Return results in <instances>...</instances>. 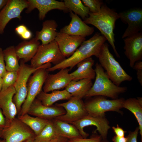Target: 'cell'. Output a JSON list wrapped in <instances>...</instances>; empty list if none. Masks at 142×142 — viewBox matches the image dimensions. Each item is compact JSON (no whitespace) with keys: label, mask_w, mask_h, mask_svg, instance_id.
I'll return each mask as SVG.
<instances>
[{"label":"cell","mask_w":142,"mask_h":142,"mask_svg":"<svg viewBox=\"0 0 142 142\" xmlns=\"http://www.w3.org/2000/svg\"><path fill=\"white\" fill-rule=\"evenodd\" d=\"M40 42L34 37L29 41H23L15 47L16 53L19 60L25 63L31 60L36 53Z\"/></svg>","instance_id":"obj_21"},{"label":"cell","mask_w":142,"mask_h":142,"mask_svg":"<svg viewBox=\"0 0 142 142\" xmlns=\"http://www.w3.org/2000/svg\"><path fill=\"white\" fill-rule=\"evenodd\" d=\"M63 2L69 11L80 16L84 20L90 13L88 7L85 6L80 0H64Z\"/></svg>","instance_id":"obj_30"},{"label":"cell","mask_w":142,"mask_h":142,"mask_svg":"<svg viewBox=\"0 0 142 142\" xmlns=\"http://www.w3.org/2000/svg\"><path fill=\"white\" fill-rule=\"evenodd\" d=\"M133 68L136 71L137 77L140 85H142V62L139 61L136 62Z\"/></svg>","instance_id":"obj_35"},{"label":"cell","mask_w":142,"mask_h":142,"mask_svg":"<svg viewBox=\"0 0 142 142\" xmlns=\"http://www.w3.org/2000/svg\"><path fill=\"white\" fill-rule=\"evenodd\" d=\"M94 63L92 57L87 58L80 62L77 65V69L70 73L72 80L85 79H94L96 76L95 70L93 68Z\"/></svg>","instance_id":"obj_22"},{"label":"cell","mask_w":142,"mask_h":142,"mask_svg":"<svg viewBox=\"0 0 142 142\" xmlns=\"http://www.w3.org/2000/svg\"><path fill=\"white\" fill-rule=\"evenodd\" d=\"M8 0H0V11L5 6Z\"/></svg>","instance_id":"obj_44"},{"label":"cell","mask_w":142,"mask_h":142,"mask_svg":"<svg viewBox=\"0 0 142 142\" xmlns=\"http://www.w3.org/2000/svg\"><path fill=\"white\" fill-rule=\"evenodd\" d=\"M79 131L83 138H86L89 134L84 130V128L90 125L97 127L98 131L103 139H106L108 132L110 128L109 123L104 115L97 116L88 114L82 118L71 123Z\"/></svg>","instance_id":"obj_10"},{"label":"cell","mask_w":142,"mask_h":142,"mask_svg":"<svg viewBox=\"0 0 142 142\" xmlns=\"http://www.w3.org/2000/svg\"><path fill=\"white\" fill-rule=\"evenodd\" d=\"M3 84V81L2 78L0 77V92L2 90Z\"/></svg>","instance_id":"obj_45"},{"label":"cell","mask_w":142,"mask_h":142,"mask_svg":"<svg viewBox=\"0 0 142 142\" xmlns=\"http://www.w3.org/2000/svg\"><path fill=\"white\" fill-rule=\"evenodd\" d=\"M112 140L113 142H127L126 137H119L115 135L113 138Z\"/></svg>","instance_id":"obj_42"},{"label":"cell","mask_w":142,"mask_h":142,"mask_svg":"<svg viewBox=\"0 0 142 142\" xmlns=\"http://www.w3.org/2000/svg\"><path fill=\"white\" fill-rule=\"evenodd\" d=\"M68 139L64 138L60 142H68Z\"/></svg>","instance_id":"obj_47"},{"label":"cell","mask_w":142,"mask_h":142,"mask_svg":"<svg viewBox=\"0 0 142 142\" xmlns=\"http://www.w3.org/2000/svg\"><path fill=\"white\" fill-rule=\"evenodd\" d=\"M17 71H7L2 77L3 84L1 91L5 90L13 85L17 79Z\"/></svg>","instance_id":"obj_32"},{"label":"cell","mask_w":142,"mask_h":142,"mask_svg":"<svg viewBox=\"0 0 142 142\" xmlns=\"http://www.w3.org/2000/svg\"><path fill=\"white\" fill-rule=\"evenodd\" d=\"M70 71L69 69L65 68L60 69L55 74H49L44 84L43 91L47 93L65 88L72 80L69 73Z\"/></svg>","instance_id":"obj_19"},{"label":"cell","mask_w":142,"mask_h":142,"mask_svg":"<svg viewBox=\"0 0 142 142\" xmlns=\"http://www.w3.org/2000/svg\"><path fill=\"white\" fill-rule=\"evenodd\" d=\"M94 70L96 73L95 81L85 97L100 96L115 99L118 98L120 94L127 90L126 87L118 86L115 84L99 63H96Z\"/></svg>","instance_id":"obj_3"},{"label":"cell","mask_w":142,"mask_h":142,"mask_svg":"<svg viewBox=\"0 0 142 142\" xmlns=\"http://www.w3.org/2000/svg\"><path fill=\"white\" fill-rule=\"evenodd\" d=\"M36 136L28 126L15 117L6 124L1 137L5 142H23Z\"/></svg>","instance_id":"obj_8"},{"label":"cell","mask_w":142,"mask_h":142,"mask_svg":"<svg viewBox=\"0 0 142 142\" xmlns=\"http://www.w3.org/2000/svg\"><path fill=\"white\" fill-rule=\"evenodd\" d=\"M18 118L28 126L36 135L40 133L50 120L37 117H33L28 113L18 116Z\"/></svg>","instance_id":"obj_28"},{"label":"cell","mask_w":142,"mask_h":142,"mask_svg":"<svg viewBox=\"0 0 142 142\" xmlns=\"http://www.w3.org/2000/svg\"><path fill=\"white\" fill-rule=\"evenodd\" d=\"M15 93L13 85L0 92V109L5 118L6 124L15 118L18 113L13 100Z\"/></svg>","instance_id":"obj_18"},{"label":"cell","mask_w":142,"mask_h":142,"mask_svg":"<svg viewBox=\"0 0 142 142\" xmlns=\"http://www.w3.org/2000/svg\"><path fill=\"white\" fill-rule=\"evenodd\" d=\"M85 39L84 37L59 32L57 33L55 40L62 54L68 58L72 55Z\"/></svg>","instance_id":"obj_16"},{"label":"cell","mask_w":142,"mask_h":142,"mask_svg":"<svg viewBox=\"0 0 142 142\" xmlns=\"http://www.w3.org/2000/svg\"><path fill=\"white\" fill-rule=\"evenodd\" d=\"M119 18L118 13L103 4L98 12H90L88 17L83 21L87 24H91L97 28L110 43L118 58L120 56L114 44V31L116 21Z\"/></svg>","instance_id":"obj_2"},{"label":"cell","mask_w":142,"mask_h":142,"mask_svg":"<svg viewBox=\"0 0 142 142\" xmlns=\"http://www.w3.org/2000/svg\"><path fill=\"white\" fill-rule=\"evenodd\" d=\"M65 138L59 136L45 142H60Z\"/></svg>","instance_id":"obj_43"},{"label":"cell","mask_w":142,"mask_h":142,"mask_svg":"<svg viewBox=\"0 0 142 142\" xmlns=\"http://www.w3.org/2000/svg\"><path fill=\"white\" fill-rule=\"evenodd\" d=\"M139 131V128L138 127L134 131L129 132V134L126 137L127 142H137V138Z\"/></svg>","instance_id":"obj_37"},{"label":"cell","mask_w":142,"mask_h":142,"mask_svg":"<svg viewBox=\"0 0 142 142\" xmlns=\"http://www.w3.org/2000/svg\"><path fill=\"white\" fill-rule=\"evenodd\" d=\"M84 5L88 8L90 12L95 13L100 10L103 4V1L101 0H82Z\"/></svg>","instance_id":"obj_33"},{"label":"cell","mask_w":142,"mask_h":142,"mask_svg":"<svg viewBox=\"0 0 142 142\" xmlns=\"http://www.w3.org/2000/svg\"><path fill=\"white\" fill-rule=\"evenodd\" d=\"M93 85L92 80L89 79L72 80L65 87V89L72 97L82 99L85 97Z\"/></svg>","instance_id":"obj_24"},{"label":"cell","mask_w":142,"mask_h":142,"mask_svg":"<svg viewBox=\"0 0 142 142\" xmlns=\"http://www.w3.org/2000/svg\"><path fill=\"white\" fill-rule=\"evenodd\" d=\"M94 97L84 103L85 106L88 114L97 116L104 115L105 112L109 111L119 112L125 100L122 98L109 100L104 96Z\"/></svg>","instance_id":"obj_9"},{"label":"cell","mask_w":142,"mask_h":142,"mask_svg":"<svg viewBox=\"0 0 142 142\" xmlns=\"http://www.w3.org/2000/svg\"><path fill=\"white\" fill-rule=\"evenodd\" d=\"M52 120L58 136L68 139L83 138L77 129L72 124L55 119Z\"/></svg>","instance_id":"obj_25"},{"label":"cell","mask_w":142,"mask_h":142,"mask_svg":"<svg viewBox=\"0 0 142 142\" xmlns=\"http://www.w3.org/2000/svg\"><path fill=\"white\" fill-rule=\"evenodd\" d=\"M52 67L51 63L44 64L37 68H34L31 65L26 64L21 60L19 68L18 70V76L13 85L16 93L13 99L14 103L17 107L18 113L20 112L22 106L26 99L27 94V84L31 75L39 69H48Z\"/></svg>","instance_id":"obj_5"},{"label":"cell","mask_w":142,"mask_h":142,"mask_svg":"<svg viewBox=\"0 0 142 142\" xmlns=\"http://www.w3.org/2000/svg\"><path fill=\"white\" fill-rule=\"evenodd\" d=\"M57 27V24L54 20H46L43 23L42 29L36 32L35 37L37 40L41 41L42 44H48L55 40Z\"/></svg>","instance_id":"obj_23"},{"label":"cell","mask_w":142,"mask_h":142,"mask_svg":"<svg viewBox=\"0 0 142 142\" xmlns=\"http://www.w3.org/2000/svg\"><path fill=\"white\" fill-rule=\"evenodd\" d=\"M68 142H109L107 139H103L101 136L98 135L96 131L89 138H78L68 140Z\"/></svg>","instance_id":"obj_34"},{"label":"cell","mask_w":142,"mask_h":142,"mask_svg":"<svg viewBox=\"0 0 142 142\" xmlns=\"http://www.w3.org/2000/svg\"><path fill=\"white\" fill-rule=\"evenodd\" d=\"M65 113V111L63 108L56 105H44L36 98L31 104L27 113L30 115L49 120Z\"/></svg>","instance_id":"obj_15"},{"label":"cell","mask_w":142,"mask_h":142,"mask_svg":"<svg viewBox=\"0 0 142 142\" xmlns=\"http://www.w3.org/2000/svg\"><path fill=\"white\" fill-rule=\"evenodd\" d=\"M51 120H50L43 129L35 137L33 142H45L58 137Z\"/></svg>","instance_id":"obj_31"},{"label":"cell","mask_w":142,"mask_h":142,"mask_svg":"<svg viewBox=\"0 0 142 142\" xmlns=\"http://www.w3.org/2000/svg\"><path fill=\"white\" fill-rule=\"evenodd\" d=\"M0 142H5V141L4 139L0 140Z\"/></svg>","instance_id":"obj_48"},{"label":"cell","mask_w":142,"mask_h":142,"mask_svg":"<svg viewBox=\"0 0 142 142\" xmlns=\"http://www.w3.org/2000/svg\"><path fill=\"white\" fill-rule=\"evenodd\" d=\"M72 97L71 94L65 89L62 90H54L49 93H45L42 90L36 98L40 100L43 105L50 106L57 101L69 100Z\"/></svg>","instance_id":"obj_26"},{"label":"cell","mask_w":142,"mask_h":142,"mask_svg":"<svg viewBox=\"0 0 142 142\" xmlns=\"http://www.w3.org/2000/svg\"><path fill=\"white\" fill-rule=\"evenodd\" d=\"M26 0H8L0 11V34H3L6 26L9 22L14 18L21 19V13L28 6Z\"/></svg>","instance_id":"obj_12"},{"label":"cell","mask_w":142,"mask_h":142,"mask_svg":"<svg viewBox=\"0 0 142 142\" xmlns=\"http://www.w3.org/2000/svg\"><path fill=\"white\" fill-rule=\"evenodd\" d=\"M4 63L3 50L0 47V77L2 78L7 72Z\"/></svg>","instance_id":"obj_36"},{"label":"cell","mask_w":142,"mask_h":142,"mask_svg":"<svg viewBox=\"0 0 142 142\" xmlns=\"http://www.w3.org/2000/svg\"><path fill=\"white\" fill-rule=\"evenodd\" d=\"M34 138L30 139L27 140L25 142H33V141L34 139Z\"/></svg>","instance_id":"obj_46"},{"label":"cell","mask_w":142,"mask_h":142,"mask_svg":"<svg viewBox=\"0 0 142 142\" xmlns=\"http://www.w3.org/2000/svg\"><path fill=\"white\" fill-rule=\"evenodd\" d=\"M119 18L128 26L122 37L123 39L142 30V9L134 8L118 13Z\"/></svg>","instance_id":"obj_13"},{"label":"cell","mask_w":142,"mask_h":142,"mask_svg":"<svg viewBox=\"0 0 142 142\" xmlns=\"http://www.w3.org/2000/svg\"><path fill=\"white\" fill-rule=\"evenodd\" d=\"M123 108H125L131 112L135 116L139 124L140 133L142 140V98H131L124 101Z\"/></svg>","instance_id":"obj_27"},{"label":"cell","mask_w":142,"mask_h":142,"mask_svg":"<svg viewBox=\"0 0 142 142\" xmlns=\"http://www.w3.org/2000/svg\"><path fill=\"white\" fill-rule=\"evenodd\" d=\"M66 59L60 52L55 40L45 45H40L35 55L31 60V65L34 68L52 63L54 65Z\"/></svg>","instance_id":"obj_6"},{"label":"cell","mask_w":142,"mask_h":142,"mask_svg":"<svg viewBox=\"0 0 142 142\" xmlns=\"http://www.w3.org/2000/svg\"><path fill=\"white\" fill-rule=\"evenodd\" d=\"M6 125V121L5 118L0 109V131H2Z\"/></svg>","instance_id":"obj_40"},{"label":"cell","mask_w":142,"mask_h":142,"mask_svg":"<svg viewBox=\"0 0 142 142\" xmlns=\"http://www.w3.org/2000/svg\"><path fill=\"white\" fill-rule=\"evenodd\" d=\"M27 1L28 6L26 12L29 13L35 8H37L39 11L38 17L40 20L44 19L47 13L52 10L58 9L66 12L69 11L63 2L55 0Z\"/></svg>","instance_id":"obj_17"},{"label":"cell","mask_w":142,"mask_h":142,"mask_svg":"<svg viewBox=\"0 0 142 142\" xmlns=\"http://www.w3.org/2000/svg\"><path fill=\"white\" fill-rule=\"evenodd\" d=\"M28 29L26 26L22 24L16 28L15 30L17 34L21 37Z\"/></svg>","instance_id":"obj_39"},{"label":"cell","mask_w":142,"mask_h":142,"mask_svg":"<svg viewBox=\"0 0 142 142\" xmlns=\"http://www.w3.org/2000/svg\"><path fill=\"white\" fill-rule=\"evenodd\" d=\"M32 36V32L28 29L20 37L23 39L28 40L31 39Z\"/></svg>","instance_id":"obj_41"},{"label":"cell","mask_w":142,"mask_h":142,"mask_svg":"<svg viewBox=\"0 0 142 142\" xmlns=\"http://www.w3.org/2000/svg\"><path fill=\"white\" fill-rule=\"evenodd\" d=\"M106 40L105 37L97 32L90 38L85 40L70 57L57 65L46 69L48 72L68 68L70 70L81 61L94 55L98 58L103 44Z\"/></svg>","instance_id":"obj_1"},{"label":"cell","mask_w":142,"mask_h":142,"mask_svg":"<svg viewBox=\"0 0 142 142\" xmlns=\"http://www.w3.org/2000/svg\"><path fill=\"white\" fill-rule=\"evenodd\" d=\"M6 67L7 71H17L19 68V59L16 53L15 47L11 46L3 50Z\"/></svg>","instance_id":"obj_29"},{"label":"cell","mask_w":142,"mask_h":142,"mask_svg":"<svg viewBox=\"0 0 142 142\" xmlns=\"http://www.w3.org/2000/svg\"><path fill=\"white\" fill-rule=\"evenodd\" d=\"M98 58L109 78L116 85L120 86L123 82L132 80L111 53L107 43L105 42L102 45Z\"/></svg>","instance_id":"obj_4"},{"label":"cell","mask_w":142,"mask_h":142,"mask_svg":"<svg viewBox=\"0 0 142 142\" xmlns=\"http://www.w3.org/2000/svg\"><path fill=\"white\" fill-rule=\"evenodd\" d=\"M70 12L71 21L68 25L61 28L60 32L85 37L93 33L94 31L93 28L88 26L73 12Z\"/></svg>","instance_id":"obj_20"},{"label":"cell","mask_w":142,"mask_h":142,"mask_svg":"<svg viewBox=\"0 0 142 142\" xmlns=\"http://www.w3.org/2000/svg\"><path fill=\"white\" fill-rule=\"evenodd\" d=\"M124 54L133 68L137 62L142 60V32H140L123 39Z\"/></svg>","instance_id":"obj_14"},{"label":"cell","mask_w":142,"mask_h":142,"mask_svg":"<svg viewBox=\"0 0 142 142\" xmlns=\"http://www.w3.org/2000/svg\"><path fill=\"white\" fill-rule=\"evenodd\" d=\"M48 72L46 69L42 68L37 70L30 77L27 84V96L18 116L27 113L31 104L42 90L43 86L49 74Z\"/></svg>","instance_id":"obj_7"},{"label":"cell","mask_w":142,"mask_h":142,"mask_svg":"<svg viewBox=\"0 0 142 142\" xmlns=\"http://www.w3.org/2000/svg\"><path fill=\"white\" fill-rule=\"evenodd\" d=\"M112 128L116 136L119 137L124 136L126 131H125L122 128L119 127L118 124H117L116 127L113 126Z\"/></svg>","instance_id":"obj_38"},{"label":"cell","mask_w":142,"mask_h":142,"mask_svg":"<svg viewBox=\"0 0 142 142\" xmlns=\"http://www.w3.org/2000/svg\"><path fill=\"white\" fill-rule=\"evenodd\" d=\"M2 131H0V137H1V136Z\"/></svg>","instance_id":"obj_49"},{"label":"cell","mask_w":142,"mask_h":142,"mask_svg":"<svg viewBox=\"0 0 142 142\" xmlns=\"http://www.w3.org/2000/svg\"><path fill=\"white\" fill-rule=\"evenodd\" d=\"M56 105L63 108L66 113L54 119L71 123L77 121L88 114L85 106V103L82 99L72 97L67 102L56 103Z\"/></svg>","instance_id":"obj_11"}]
</instances>
